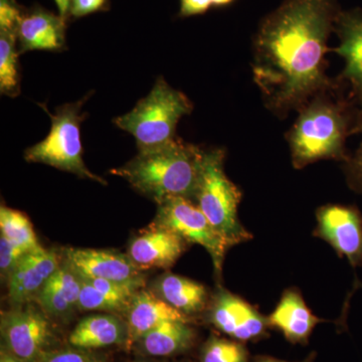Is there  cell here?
I'll return each mask as SVG.
<instances>
[{
    "mask_svg": "<svg viewBox=\"0 0 362 362\" xmlns=\"http://www.w3.org/2000/svg\"><path fill=\"white\" fill-rule=\"evenodd\" d=\"M202 152L176 138L158 148L139 152L132 160L110 173L157 204L173 197L194 201Z\"/></svg>",
    "mask_w": 362,
    "mask_h": 362,
    "instance_id": "cell-2",
    "label": "cell"
},
{
    "mask_svg": "<svg viewBox=\"0 0 362 362\" xmlns=\"http://www.w3.org/2000/svg\"><path fill=\"white\" fill-rule=\"evenodd\" d=\"M125 312L128 342H137L146 333L165 321H189L188 316L166 303L156 293L144 289L136 293Z\"/></svg>",
    "mask_w": 362,
    "mask_h": 362,
    "instance_id": "cell-14",
    "label": "cell"
},
{
    "mask_svg": "<svg viewBox=\"0 0 362 362\" xmlns=\"http://www.w3.org/2000/svg\"><path fill=\"white\" fill-rule=\"evenodd\" d=\"M59 8V16L62 18H65L68 11H70L71 0H54Z\"/></svg>",
    "mask_w": 362,
    "mask_h": 362,
    "instance_id": "cell-33",
    "label": "cell"
},
{
    "mask_svg": "<svg viewBox=\"0 0 362 362\" xmlns=\"http://www.w3.org/2000/svg\"><path fill=\"white\" fill-rule=\"evenodd\" d=\"M349 118L342 107L316 99L300 113L289 135L295 168L322 159L344 158Z\"/></svg>",
    "mask_w": 362,
    "mask_h": 362,
    "instance_id": "cell-5",
    "label": "cell"
},
{
    "mask_svg": "<svg viewBox=\"0 0 362 362\" xmlns=\"http://www.w3.org/2000/svg\"><path fill=\"white\" fill-rule=\"evenodd\" d=\"M63 262L83 277L110 281H129L143 277L127 254L112 250L68 247Z\"/></svg>",
    "mask_w": 362,
    "mask_h": 362,
    "instance_id": "cell-13",
    "label": "cell"
},
{
    "mask_svg": "<svg viewBox=\"0 0 362 362\" xmlns=\"http://www.w3.org/2000/svg\"><path fill=\"white\" fill-rule=\"evenodd\" d=\"M85 101L86 99H83L78 103L58 107L54 115L42 105L51 118V131L42 141L25 150V158L28 162L47 164L59 170L74 173L78 177L106 185L107 181L90 171L83 158L84 150L81 141V124L84 121L86 114L81 111Z\"/></svg>",
    "mask_w": 362,
    "mask_h": 362,
    "instance_id": "cell-6",
    "label": "cell"
},
{
    "mask_svg": "<svg viewBox=\"0 0 362 362\" xmlns=\"http://www.w3.org/2000/svg\"><path fill=\"white\" fill-rule=\"evenodd\" d=\"M320 319L312 313L301 294L296 290H287L275 310L268 318L269 326L280 330L286 339L305 344Z\"/></svg>",
    "mask_w": 362,
    "mask_h": 362,
    "instance_id": "cell-15",
    "label": "cell"
},
{
    "mask_svg": "<svg viewBox=\"0 0 362 362\" xmlns=\"http://www.w3.org/2000/svg\"><path fill=\"white\" fill-rule=\"evenodd\" d=\"M339 35L341 42L334 52L345 59L342 77L349 81L362 103V13L342 14Z\"/></svg>",
    "mask_w": 362,
    "mask_h": 362,
    "instance_id": "cell-19",
    "label": "cell"
},
{
    "mask_svg": "<svg viewBox=\"0 0 362 362\" xmlns=\"http://www.w3.org/2000/svg\"><path fill=\"white\" fill-rule=\"evenodd\" d=\"M211 4V0H181L180 14L182 16H192L204 13Z\"/></svg>",
    "mask_w": 362,
    "mask_h": 362,
    "instance_id": "cell-31",
    "label": "cell"
},
{
    "mask_svg": "<svg viewBox=\"0 0 362 362\" xmlns=\"http://www.w3.org/2000/svg\"><path fill=\"white\" fill-rule=\"evenodd\" d=\"M16 33L2 30L0 33V92L8 97L21 94V75L16 49Z\"/></svg>",
    "mask_w": 362,
    "mask_h": 362,
    "instance_id": "cell-22",
    "label": "cell"
},
{
    "mask_svg": "<svg viewBox=\"0 0 362 362\" xmlns=\"http://www.w3.org/2000/svg\"><path fill=\"white\" fill-rule=\"evenodd\" d=\"M21 13L7 0H0V28L2 30H8L16 33L21 21Z\"/></svg>",
    "mask_w": 362,
    "mask_h": 362,
    "instance_id": "cell-28",
    "label": "cell"
},
{
    "mask_svg": "<svg viewBox=\"0 0 362 362\" xmlns=\"http://www.w3.org/2000/svg\"><path fill=\"white\" fill-rule=\"evenodd\" d=\"M69 342L82 349H97L128 342L127 324L112 314L85 317L71 331Z\"/></svg>",
    "mask_w": 362,
    "mask_h": 362,
    "instance_id": "cell-18",
    "label": "cell"
},
{
    "mask_svg": "<svg viewBox=\"0 0 362 362\" xmlns=\"http://www.w3.org/2000/svg\"><path fill=\"white\" fill-rule=\"evenodd\" d=\"M315 357H316L315 354H311L310 356L307 357L306 359H304V361H296V362H314V361H315ZM254 362H290V361H280V359H276V358H273V357H269V356H259V357H257L256 359H255Z\"/></svg>",
    "mask_w": 362,
    "mask_h": 362,
    "instance_id": "cell-32",
    "label": "cell"
},
{
    "mask_svg": "<svg viewBox=\"0 0 362 362\" xmlns=\"http://www.w3.org/2000/svg\"><path fill=\"white\" fill-rule=\"evenodd\" d=\"M333 16L332 0H286L264 21L252 74L272 111L300 108L327 86L324 54Z\"/></svg>",
    "mask_w": 362,
    "mask_h": 362,
    "instance_id": "cell-1",
    "label": "cell"
},
{
    "mask_svg": "<svg viewBox=\"0 0 362 362\" xmlns=\"http://www.w3.org/2000/svg\"><path fill=\"white\" fill-rule=\"evenodd\" d=\"M223 162V150L202 152L194 201L216 232L232 247L247 242L252 235L239 220L238 209L242 192L228 180Z\"/></svg>",
    "mask_w": 362,
    "mask_h": 362,
    "instance_id": "cell-4",
    "label": "cell"
},
{
    "mask_svg": "<svg viewBox=\"0 0 362 362\" xmlns=\"http://www.w3.org/2000/svg\"><path fill=\"white\" fill-rule=\"evenodd\" d=\"M28 252L0 235V274L2 280L6 282L14 268Z\"/></svg>",
    "mask_w": 362,
    "mask_h": 362,
    "instance_id": "cell-27",
    "label": "cell"
},
{
    "mask_svg": "<svg viewBox=\"0 0 362 362\" xmlns=\"http://www.w3.org/2000/svg\"><path fill=\"white\" fill-rule=\"evenodd\" d=\"M201 362H250V354L238 340L213 337L202 346Z\"/></svg>",
    "mask_w": 362,
    "mask_h": 362,
    "instance_id": "cell-24",
    "label": "cell"
},
{
    "mask_svg": "<svg viewBox=\"0 0 362 362\" xmlns=\"http://www.w3.org/2000/svg\"><path fill=\"white\" fill-rule=\"evenodd\" d=\"M152 292L187 316L204 310L209 297L206 288L201 283L175 274H164L157 279Z\"/></svg>",
    "mask_w": 362,
    "mask_h": 362,
    "instance_id": "cell-20",
    "label": "cell"
},
{
    "mask_svg": "<svg viewBox=\"0 0 362 362\" xmlns=\"http://www.w3.org/2000/svg\"><path fill=\"white\" fill-rule=\"evenodd\" d=\"M233 0H211V4L214 6H226V4H230Z\"/></svg>",
    "mask_w": 362,
    "mask_h": 362,
    "instance_id": "cell-35",
    "label": "cell"
},
{
    "mask_svg": "<svg viewBox=\"0 0 362 362\" xmlns=\"http://www.w3.org/2000/svg\"><path fill=\"white\" fill-rule=\"evenodd\" d=\"M62 265L56 251L40 247L28 252L7 279L8 299L13 307L35 301L45 283Z\"/></svg>",
    "mask_w": 362,
    "mask_h": 362,
    "instance_id": "cell-11",
    "label": "cell"
},
{
    "mask_svg": "<svg viewBox=\"0 0 362 362\" xmlns=\"http://www.w3.org/2000/svg\"><path fill=\"white\" fill-rule=\"evenodd\" d=\"M195 337V331L187 321L169 320L149 331L137 342L148 356H170L189 349Z\"/></svg>",
    "mask_w": 362,
    "mask_h": 362,
    "instance_id": "cell-21",
    "label": "cell"
},
{
    "mask_svg": "<svg viewBox=\"0 0 362 362\" xmlns=\"http://www.w3.org/2000/svg\"><path fill=\"white\" fill-rule=\"evenodd\" d=\"M0 362H25L21 361V359L16 358L11 354H9L8 352H6V350L1 349V356H0Z\"/></svg>",
    "mask_w": 362,
    "mask_h": 362,
    "instance_id": "cell-34",
    "label": "cell"
},
{
    "mask_svg": "<svg viewBox=\"0 0 362 362\" xmlns=\"http://www.w3.org/2000/svg\"><path fill=\"white\" fill-rule=\"evenodd\" d=\"M209 316L214 327L240 342L261 339L269 326L252 305L225 289L214 297Z\"/></svg>",
    "mask_w": 362,
    "mask_h": 362,
    "instance_id": "cell-10",
    "label": "cell"
},
{
    "mask_svg": "<svg viewBox=\"0 0 362 362\" xmlns=\"http://www.w3.org/2000/svg\"><path fill=\"white\" fill-rule=\"evenodd\" d=\"M107 0H71L70 13L75 18L88 16L103 8Z\"/></svg>",
    "mask_w": 362,
    "mask_h": 362,
    "instance_id": "cell-30",
    "label": "cell"
},
{
    "mask_svg": "<svg viewBox=\"0 0 362 362\" xmlns=\"http://www.w3.org/2000/svg\"><path fill=\"white\" fill-rule=\"evenodd\" d=\"M0 230L1 235L9 242L25 251L30 252L42 247L30 218L21 211L4 204L0 207Z\"/></svg>",
    "mask_w": 362,
    "mask_h": 362,
    "instance_id": "cell-23",
    "label": "cell"
},
{
    "mask_svg": "<svg viewBox=\"0 0 362 362\" xmlns=\"http://www.w3.org/2000/svg\"><path fill=\"white\" fill-rule=\"evenodd\" d=\"M16 37L23 52L61 51L65 45L64 18L44 11L21 16Z\"/></svg>",
    "mask_w": 362,
    "mask_h": 362,
    "instance_id": "cell-16",
    "label": "cell"
},
{
    "mask_svg": "<svg viewBox=\"0 0 362 362\" xmlns=\"http://www.w3.org/2000/svg\"><path fill=\"white\" fill-rule=\"evenodd\" d=\"M37 362H103L96 354L88 349H63L47 350Z\"/></svg>",
    "mask_w": 362,
    "mask_h": 362,
    "instance_id": "cell-26",
    "label": "cell"
},
{
    "mask_svg": "<svg viewBox=\"0 0 362 362\" xmlns=\"http://www.w3.org/2000/svg\"><path fill=\"white\" fill-rule=\"evenodd\" d=\"M157 206L156 216L152 223L173 230L187 243L204 247L213 259L216 275L221 276L226 252L230 246L197 204L185 197H173Z\"/></svg>",
    "mask_w": 362,
    "mask_h": 362,
    "instance_id": "cell-7",
    "label": "cell"
},
{
    "mask_svg": "<svg viewBox=\"0 0 362 362\" xmlns=\"http://www.w3.org/2000/svg\"><path fill=\"white\" fill-rule=\"evenodd\" d=\"M81 278V277H80ZM81 292L78 297V309L81 311H126L128 304L121 300L100 292L89 283L81 278Z\"/></svg>",
    "mask_w": 362,
    "mask_h": 362,
    "instance_id": "cell-25",
    "label": "cell"
},
{
    "mask_svg": "<svg viewBox=\"0 0 362 362\" xmlns=\"http://www.w3.org/2000/svg\"><path fill=\"white\" fill-rule=\"evenodd\" d=\"M81 285L80 276L62 262V265L45 283L33 302L47 315L69 316L78 309Z\"/></svg>",
    "mask_w": 362,
    "mask_h": 362,
    "instance_id": "cell-17",
    "label": "cell"
},
{
    "mask_svg": "<svg viewBox=\"0 0 362 362\" xmlns=\"http://www.w3.org/2000/svg\"><path fill=\"white\" fill-rule=\"evenodd\" d=\"M187 244L177 233L152 223L131 240L127 255L140 270L168 269L180 258Z\"/></svg>",
    "mask_w": 362,
    "mask_h": 362,
    "instance_id": "cell-12",
    "label": "cell"
},
{
    "mask_svg": "<svg viewBox=\"0 0 362 362\" xmlns=\"http://www.w3.org/2000/svg\"><path fill=\"white\" fill-rule=\"evenodd\" d=\"M317 237L327 242L352 267H362V216L354 206L331 204L317 211Z\"/></svg>",
    "mask_w": 362,
    "mask_h": 362,
    "instance_id": "cell-9",
    "label": "cell"
},
{
    "mask_svg": "<svg viewBox=\"0 0 362 362\" xmlns=\"http://www.w3.org/2000/svg\"><path fill=\"white\" fill-rule=\"evenodd\" d=\"M2 349L25 362H37L54 334L47 314L30 302L1 314Z\"/></svg>",
    "mask_w": 362,
    "mask_h": 362,
    "instance_id": "cell-8",
    "label": "cell"
},
{
    "mask_svg": "<svg viewBox=\"0 0 362 362\" xmlns=\"http://www.w3.org/2000/svg\"><path fill=\"white\" fill-rule=\"evenodd\" d=\"M357 131L362 132V118L359 121V125L356 127ZM350 185L354 189L362 192V143L359 149L357 150L356 156L349 162L347 166Z\"/></svg>",
    "mask_w": 362,
    "mask_h": 362,
    "instance_id": "cell-29",
    "label": "cell"
},
{
    "mask_svg": "<svg viewBox=\"0 0 362 362\" xmlns=\"http://www.w3.org/2000/svg\"><path fill=\"white\" fill-rule=\"evenodd\" d=\"M192 108L182 92L160 77L146 97L132 110L114 119V123L135 138L139 152L147 151L176 139L178 121L192 113Z\"/></svg>",
    "mask_w": 362,
    "mask_h": 362,
    "instance_id": "cell-3",
    "label": "cell"
}]
</instances>
